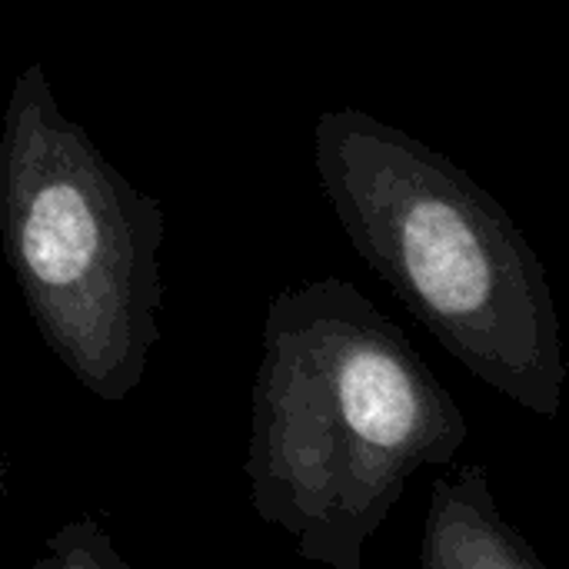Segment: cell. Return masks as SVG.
Returning a JSON list of instances; mask_svg holds the SVG:
<instances>
[{"label":"cell","instance_id":"obj_1","mask_svg":"<svg viewBox=\"0 0 569 569\" xmlns=\"http://www.w3.org/2000/svg\"><path fill=\"white\" fill-rule=\"evenodd\" d=\"M467 433L410 337L350 280L267 303L243 473L253 513L290 533L300 560L363 567L413 473L453 463Z\"/></svg>","mask_w":569,"mask_h":569},{"label":"cell","instance_id":"obj_2","mask_svg":"<svg viewBox=\"0 0 569 569\" xmlns=\"http://www.w3.org/2000/svg\"><path fill=\"white\" fill-rule=\"evenodd\" d=\"M313 167L357 257L423 330L480 383L557 420L567 360L550 277L500 200L357 107L317 117Z\"/></svg>","mask_w":569,"mask_h":569},{"label":"cell","instance_id":"obj_3","mask_svg":"<svg viewBox=\"0 0 569 569\" xmlns=\"http://www.w3.org/2000/svg\"><path fill=\"white\" fill-rule=\"evenodd\" d=\"M0 240L47 350L87 393L123 403L160 340L167 213L60 110L37 60L3 110Z\"/></svg>","mask_w":569,"mask_h":569},{"label":"cell","instance_id":"obj_4","mask_svg":"<svg viewBox=\"0 0 569 569\" xmlns=\"http://www.w3.org/2000/svg\"><path fill=\"white\" fill-rule=\"evenodd\" d=\"M423 569H547L493 500L487 463H467L430 490L420 543Z\"/></svg>","mask_w":569,"mask_h":569},{"label":"cell","instance_id":"obj_5","mask_svg":"<svg viewBox=\"0 0 569 569\" xmlns=\"http://www.w3.org/2000/svg\"><path fill=\"white\" fill-rule=\"evenodd\" d=\"M130 563L117 553L110 533L90 517H77L47 537L43 553L33 569H127Z\"/></svg>","mask_w":569,"mask_h":569},{"label":"cell","instance_id":"obj_6","mask_svg":"<svg viewBox=\"0 0 569 569\" xmlns=\"http://www.w3.org/2000/svg\"><path fill=\"white\" fill-rule=\"evenodd\" d=\"M7 483H10V467H7V460L0 457V507H3V500H7Z\"/></svg>","mask_w":569,"mask_h":569}]
</instances>
